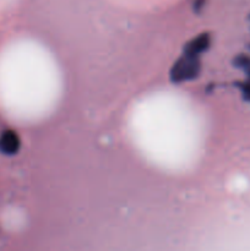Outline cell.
Returning a JSON list of instances; mask_svg holds the SVG:
<instances>
[{"instance_id":"obj_2","label":"cell","mask_w":250,"mask_h":251,"mask_svg":"<svg viewBox=\"0 0 250 251\" xmlns=\"http://www.w3.org/2000/svg\"><path fill=\"white\" fill-rule=\"evenodd\" d=\"M211 44V37L210 34L205 33L199 36L198 38L193 39L189 42L184 48V55L185 56H193V58H198L200 54L205 53Z\"/></svg>"},{"instance_id":"obj_4","label":"cell","mask_w":250,"mask_h":251,"mask_svg":"<svg viewBox=\"0 0 250 251\" xmlns=\"http://www.w3.org/2000/svg\"><path fill=\"white\" fill-rule=\"evenodd\" d=\"M234 66L242 69L243 71H245L247 76H250V56L243 55V54L238 55L234 59Z\"/></svg>"},{"instance_id":"obj_1","label":"cell","mask_w":250,"mask_h":251,"mask_svg":"<svg viewBox=\"0 0 250 251\" xmlns=\"http://www.w3.org/2000/svg\"><path fill=\"white\" fill-rule=\"evenodd\" d=\"M200 70L201 63L198 58L184 55L174 64L171 71V80L175 83L194 80L199 76Z\"/></svg>"},{"instance_id":"obj_5","label":"cell","mask_w":250,"mask_h":251,"mask_svg":"<svg viewBox=\"0 0 250 251\" xmlns=\"http://www.w3.org/2000/svg\"><path fill=\"white\" fill-rule=\"evenodd\" d=\"M237 86L242 91L243 98L247 102H250V76H248V80L244 81V82H238Z\"/></svg>"},{"instance_id":"obj_3","label":"cell","mask_w":250,"mask_h":251,"mask_svg":"<svg viewBox=\"0 0 250 251\" xmlns=\"http://www.w3.org/2000/svg\"><path fill=\"white\" fill-rule=\"evenodd\" d=\"M20 147V140L14 131H6L0 137V151L5 154L16 153Z\"/></svg>"},{"instance_id":"obj_6","label":"cell","mask_w":250,"mask_h":251,"mask_svg":"<svg viewBox=\"0 0 250 251\" xmlns=\"http://www.w3.org/2000/svg\"><path fill=\"white\" fill-rule=\"evenodd\" d=\"M203 5H205V0H195L194 1V10L196 12H200V10L202 9Z\"/></svg>"}]
</instances>
